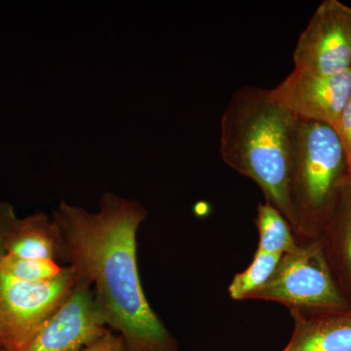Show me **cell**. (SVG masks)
Returning <instances> with one entry per match:
<instances>
[{
  "label": "cell",
  "instance_id": "6da1fadb",
  "mask_svg": "<svg viewBox=\"0 0 351 351\" xmlns=\"http://www.w3.org/2000/svg\"><path fill=\"white\" fill-rule=\"evenodd\" d=\"M63 237V262L93 287L108 327L127 351H178L179 343L145 297L137 258L147 211L137 200L106 193L98 211L62 200L53 211Z\"/></svg>",
  "mask_w": 351,
  "mask_h": 351
},
{
  "label": "cell",
  "instance_id": "7a4b0ae2",
  "mask_svg": "<svg viewBox=\"0 0 351 351\" xmlns=\"http://www.w3.org/2000/svg\"><path fill=\"white\" fill-rule=\"evenodd\" d=\"M299 119L271 90L237 89L221 119L219 154L226 165L262 189L265 201L290 219L289 184Z\"/></svg>",
  "mask_w": 351,
  "mask_h": 351
},
{
  "label": "cell",
  "instance_id": "3957f363",
  "mask_svg": "<svg viewBox=\"0 0 351 351\" xmlns=\"http://www.w3.org/2000/svg\"><path fill=\"white\" fill-rule=\"evenodd\" d=\"M350 171L335 129L299 119L289 184V223L298 243L322 237Z\"/></svg>",
  "mask_w": 351,
  "mask_h": 351
},
{
  "label": "cell",
  "instance_id": "277c9868",
  "mask_svg": "<svg viewBox=\"0 0 351 351\" xmlns=\"http://www.w3.org/2000/svg\"><path fill=\"white\" fill-rule=\"evenodd\" d=\"M249 300L278 302L290 313L350 311V301L335 278L322 239L299 242L297 250L283 255L269 280Z\"/></svg>",
  "mask_w": 351,
  "mask_h": 351
},
{
  "label": "cell",
  "instance_id": "5b68a950",
  "mask_svg": "<svg viewBox=\"0 0 351 351\" xmlns=\"http://www.w3.org/2000/svg\"><path fill=\"white\" fill-rule=\"evenodd\" d=\"M78 280L69 265L59 276L38 282L0 274V346L7 351H25Z\"/></svg>",
  "mask_w": 351,
  "mask_h": 351
},
{
  "label": "cell",
  "instance_id": "8992f818",
  "mask_svg": "<svg viewBox=\"0 0 351 351\" xmlns=\"http://www.w3.org/2000/svg\"><path fill=\"white\" fill-rule=\"evenodd\" d=\"M295 69L332 75L351 69V7L325 0L302 32L293 54Z\"/></svg>",
  "mask_w": 351,
  "mask_h": 351
},
{
  "label": "cell",
  "instance_id": "52a82bcc",
  "mask_svg": "<svg viewBox=\"0 0 351 351\" xmlns=\"http://www.w3.org/2000/svg\"><path fill=\"white\" fill-rule=\"evenodd\" d=\"M108 329L91 283L80 277L25 351H80Z\"/></svg>",
  "mask_w": 351,
  "mask_h": 351
},
{
  "label": "cell",
  "instance_id": "ba28073f",
  "mask_svg": "<svg viewBox=\"0 0 351 351\" xmlns=\"http://www.w3.org/2000/svg\"><path fill=\"white\" fill-rule=\"evenodd\" d=\"M271 93L298 119L332 127L351 99V69L332 75H311L294 69Z\"/></svg>",
  "mask_w": 351,
  "mask_h": 351
},
{
  "label": "cell",
  "instance_id": "9c48e42d",
  "mask_svg": "<svg viewBox=\"0 0 351 351\" xmlns=\"http://www.w3.org/2000/svg\"><path fill=\"white\" fill-rule=\"evenodd\" d=\"M294 330L281 351H351V313L292 311Z\"/></svg>",
  "mask_w": 351,
  "mask_h": 351
},
{
  "label": "cell",
  "instance_id": "30bf717a",
  "mask_svg": "<svg viewBox=\"0 0 351 351\" xmlns=\"http://www.w3.org/2000/svg\"><path fill=\"white\" fill-rule=\"evenodd\" d=\"M6 254L21 258L63 262L61 230L52 216L38 211L24 219L17 218L5 239Z\"/></svg>",
  "mask_w": 351,
  "mask_h": 351
},
{
  "label": "cell",
  "instance_id": "8fae6325",
  "mask_svg": "<svg viewBox=\"0 0 351 351\" xmlns=\"http://www.w3.org/2000/svg\"><path fill=\"white\" fill-rule=\"evenodd\" d=\"M255 223L260 239L257 251L283 256L299 247L294 230L287 219L267 201L258 204Z\"/></svg>",
  "mask_w": 351,
  "mask_h": 351
},
{
  "label": "cell",
  "instance_id": "7c38bea8",
  "mask_svg": "<svg viewBox=\"0 0 351 351\" xmlns=\"http://www.w3.org/2000/svg\"><path fill=\"white\" fill-rule=\"evenodd\" d=\"M328 228H332L335 252L351 292V171Z\"/></svg>",
  "mask_w": 351,
  "mask_h": 351
},
{
  "label": "cell",
  "instance_id": "4fadbf2b",
  "mask_svg": "<svg viewBox=\"0 0 351 351\" xmlns=\"http://www.w3.org/2000/svg\"><path fill=\"white\" fill-rule=\"evenodd\" d=\"M282 255L256 251L253 261L243 271L235 274L228 287V294L234 301H246L263 287L276 271Z\"/></svg>",
  "mask_w": 351,
  "mask_h": 351
},
{
  "label": "cell",
  "instance_id": "5bb4252c",
  "mask_svg": "<svg viewBox=\"0 0 351 351\" xmlns=\"http://www.w3.org/2000/svg\"><path fill=\"white\" fill-rule=\"evenodd\" d=\"M64 267L55 261L21 258L9 254L0 261V274L25 282L47 280L59 276Z\"/></svg>",
  "mask_w": 351,
  "mask_h": 351
},
{
  "label": "cell",
  "instance_id": "9a60e30c",
  "mask_svg": "<svg viewBox=\"0 0 351 351\" xmlns=\"http://www.w3.org/2000/svg\"><path fill=\"white\" fill-rule=\"evenodd\" d=\"M332 128L338 134L351 170V99Z\"/></svg>",
  "mask_w": 351,
  "mask_h": 351
},
{
  "label": "cell",
  "instance_id": "2e32d148",
  "mask_svg": "<svg viewBox=\"0 0 351 351\" xmlns=\"http://www.w3.org/2000/svg\"><path fill=\"white\" fill-rule=\"evenodd\" d=\"M80 351H127V348L119 334L108 329L101 337Z\"/></svg>",
  "mask_w": 351,
  "mask_h": 351
},
{
  "label": "cell",
  "instance_id": "e0dca14e",
  "mask_svg": "<svg viewBox=\"0 0 351 351\" xmlns=\"http://www.w3.org/2000/svg\"><path fill=\"white\" fill-rule=\"evenodd\" d=\"M15 210L10 203L0 201V261L6 255L5 239L14 221L17 219Z\"/></svg>",
  "mask_w": 351,
  "mask_h": 351
},
{
  "label": "cell",
  "instance_id": "ac0fdd59",
  "mask_svg": "<svg viewBox=\"0 0 351 351\" xmlns=\"http://www.w3.org/2000/svg\"><path fill=\"white\" fill-rule=\"evenodd\" d=\"M0 351H7V350H4V348H2V346H0Z\"/></svg>",
  "mask_w": 351,
  "mask_h": 351
}]
</instances>
